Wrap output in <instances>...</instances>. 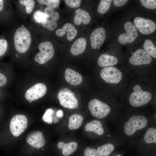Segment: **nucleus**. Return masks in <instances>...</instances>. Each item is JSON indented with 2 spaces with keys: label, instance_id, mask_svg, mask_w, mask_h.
I'll return each instance as SVG.
<instances>
[{
  "label": "nucleus",
  "instance_id": "1",
  "mask_svg": "<svg viewBox=\"0 0 156 156\" xmlns=\"http://www.w3.org/2000/svg\"><path fill=\"white\" fill-rule=\"evenodd\" d=\"M31 36L29 31L25 27H21L16 30L14 36V42L16 51L20 53L26 52L31 42Z\"/></svg>",
  "mask_w": 156,
  "mask_h": 156
},
{
  "label": "nucleus",
  "instance_id": "2",
  "mask_svg": "<svg viewBox=\"0 0 156 156\" xmlns=\"http://www.w3.org/2000/svg\"><path fill=\"white\" fill-rule=\"evenodd\" d=\"M134 92L130 95L129 101L130 104L135 107H139L148 103L151 100L152 95L148 91H142L138 85L133 87Z\"/></svg>",
  "mask_w": 156,
  "mask_h": 156
},
{
  "label": "nucleus",
  "instance_id": "3",
  "mask_svg": "<svg viewBox=\"0 0 156 156\" xmlns=\"http://www.w3.org/2000/svg\"><path fill=\"white\" fill-rule=\"evenodd\" d=\"M148 123L147 119L144 116H133L125 124L124 132L127 135H131L137 131L145 127Z\"/></svg>",
  "mask_w": 156,
  "mask_h": 156
},
{
  "label": "nucleus",
  "instance_id": "4",
  "mask_svg": "<svg viewBox=\"0 0 156 156\" xmlns=\"http://www.w3.org/2000/svg\"><path fill=\"white\" fill-rule=\"evenodd\" d=\"M57 97L62 107L69 109L76 108L78 105V100L74 94L69 89L64 88L59 91Z\"/></svg>",
  "mask_w": 156,
  "mask_h": 156
},
{
  "label": "nucleus",
  "instance_id": "5",
  "mask_svg": "<svg viewBox=\"0 0 156 156\" xmlns=\"http://www.w3.org/2000/svg\"><path fill=\"white\" fill-rule=\"evenodd\" d=\"M38 49L40 52L36 54L35 61L40 64H43L51 59L54 54L53 45L50 42L47 41L40 43Z\"/></svg>",
  "mask_w": 156,
  "mask_h": 156
},
{
  "label": "nucleus",
  "instance_id": "6",
  "mask_svg": "<svg viewBox=\"0 0 156 156\" xmlns=\"http://www.w3.org/2000/svg\"><path fill=\"white\" fill-rule=\"evenodd\" d=\"M28 120L26 116L23 114H17L14 116L10 123L9 129L14 136H19L27 127Z\"/></svg>",
  "mask_w": 156,
  "mask_h": 156
},
{
  "label": "nucleus",
  "instance_id": "7",
  "mask_svg": "<svg viewBox=\"0 0 156 156\" xmlns=\"http://www.w3.org/2000/svg\"><path fill=\"white\" fill-rule=\"evenodd\" d=\"M88 107L91 114L99 118L105 117L110 111V108L108 105L96 99L91 100Z\"/></svg>",
  "mask_w": 156,
  "mask_h": 156
},
{
  "label": "nucleus",
  "instance_id": "8",
  "mask_svg": "<svg viewBox=\"0 0 156 156\" xmlns=\"http://www.w3.org/2000/svg\"><path fill=\"white\" fill-rule=\"evenodd\" d=\"M100 75L106 83H118L122 78V74L118 68L114 67H105L101 70Z\"/></svg>",
  "mask_w": 156,
  "mask_h": 156
},
{
  "label": "nucleus",
  "instance_id": "9",
  "mask_svg": "<svg viewBox=\"0 0 156 156\" xmlns=\"http://www.w3.org/2000/svg\"><path fill=\"white\" fill-rule=\"evenodd\" d=\"M133 23L136 28L144 34H151L156 30V23L150 19L137 17L134 19Z\"/></svg>",
  "mask_w": 156,
  "mask_h": 156
},
{
  "label": "nucleus",
  "instance_id": "10",
  "mask_svg": "<svg viewBox=\"0 0 156 156\" xmlns=\"http://www.w3.org/2000/svg\"><path fill=\"white\" fill-rule=\"evenodd\" d=\"M47 90V88L44 83H37L26 91L25 94V98L30 103L44 96L46 94Z\"/></svg>",
  "mask_w": 156,
  "mask_h": 156
},
{
  "label": "nucleus",
  "instance_id": "11",
  "mask_svg": "<svg viewBox=\"0 0 156 156\" xmlns=\"http://www.w3.org/2000/svg\"><path fill=\"white\" fill-rule=\"evenodd\" d=\"M124 28L126 31V34H123L119 35L118 41L122 44L127 43H131L133 42L138 36L136 29L131 22H126L124 25Z\"/></svg>",
  "mask_w": 156,
  "mask_h": 156
},
{
  "label": "nucleus",
  "instance_id": "12",
  "mask_svg": "<svg viewBox=\"0 0 156 156\" xmlns=\"http://www.w3.org/2000/svg\"><path fill=\"white\" fill-rule=\"evenodd\" d=\"M152 60V56L149 53L143 49H139L130 57L129 61L133 65H140L148 64Z\"/></svg>",
  "mask_w": 156,
  "mask_h": 156
},
{
  "label": "nucleus",
  "instance_id": "13",
  "mask_svg": "<svg viewBox=\"0 0 156 156\" xmlns=\"http://www.w3.org/2000/svg\"><path fill=\"white\" fill-rule=\"evenodd\" d=\"M26 141L32 146L37 148L43 147L45 144L43 134L39 131L29 132L27 135Z\"/></svg>",
  "mask_w": 156,
  "mask_h": 156
},
{
  "label": "nucleus",
  "instance_id": "14",
  "mask_svg": "<svg viewBox=\"0 0 156 156\" xmlns=\"http://www.w3.org/2000/svg\"><path fill=\"white\" fill-rule=\"evenodd\" d=\"M106 37V31L104 28L100 27L95 29L90 36L91 46L94 49H99L104 43Z\"/></svg>",
  "mask_w": 156,
  "mask_h": 156
},
{
  "label": "nucleus",
  "instance_id": "15",
  "mask_svg": "<svg viewBox=\"0 0 156 156\" xmlns=\"http://www.w3.org/2000/svg\"><path fill=\"white\" fill-rule=\"evenodd\" d=\"M67 33V38L68 40L71 41L76 36L77 31L71 23H67L61 29L56 30V34L58 36H62Z\"/></svg>",
  "mask_w": 156,
  "mask_h": 156
},
{
  "label": "nucleus",
  "instance_id": "16",
  "mask_svg": "<svg viewBox=\"0 0 156 156\" xmlns=\"http://www.w3.org/2000/svg\"><path fill=\"white\" fill-rule=\"evenodd\" d=\"M64 75L66 81L71 85H79L82 81L83 78L81 74L72 69L68 68L66 69Z\"/></svg>",
  "mask_w": 156,
  "mask_h": 156
},
{
  "label": "nucleus",
  "instance_id": "17",
  "mask_svg": "<svg viewBox=\"0 0 156 156\" xmlns=\"http://www.w3.org/2000/svg\"><path fill=\"white\" fill-rule=\"evenodd\" d=\"M75 14L74 21L76 25H79L81 22L85 25L90 23L91 17L89 13L86 10L78 8L75 11Z\"/></svg>",
  "mask_w": 156,
  "mask_h": 156
},
{
  "label": "nucleus",
  "instance_id": "18",
  "mask_svg": "<svg viewBox=\"0 0 156 156\" xmlns=\"http://www.w3.org/2000/svg\"><path fill=\"white\" fill-rule=\"evenodd\" d=\"M86 43L87 40L85 38H81L77 39L71 47V53L75 56L81 54L85 51Z\"/></svg>",
  "mask_w": 156,
  "mask_h": 156
},
{
  "label": "nucleus",
  "instance_id": "19",
  "mask_svg": "<svg viewBox=\"0 0 156 156\" xmlns=\"http://www.w3.org/2000/svg\"><path fill=\"white\" fill-rule=\"evenodd\" d=\"M118 62V59L116 57L106 54L101 55L98 60V65L102 67L113 66Z\"/></svg>",
  "mask_w": 156,
  "mask_h": 156
},
{
  "label": "nucleus",
  "instance_id": "20",
  "mask_svg": "<svg viewBox=\"0 0 156 156\" xmlns=\"http://www.w3.org/2000/svg\"><path fill=\"white\" fill-rule=\"evenodd\" d=\"M58 148L62 149V153L65 156H68L73 153L77 149L78 144L77 142H72L66 144L63 142H60L57 144Z\"/></svg>",
  "mask_w": 156,
  "mask_h": 156
},
{
  "label": "nucleus",
  "instance_id": "21",
  "mask_svg": "<svg viewBox=\"0 0 156 156\" xmlns=\"http://www.w3.org/2000/svg\"><path fill=\"white\" fill-rule=\"evenodd\" d=\"M85 129L87 131L93 132L99 135H102L104 132L101 122L98 120H93L88 123Z\"/></svg>",
  "mask_w": 156,
  "mask_h": 156
},
{
  "label": "nucleus",
  "instance_id": "22",
  "mask_svg": "<svg viewBox=\"0 0 156 156\" xmlns=\"http://www.w3.org/2000/svg\"><path fill=\"white\" fill-rule=\"evenodd\" d=\"M83 118L78 114L71 115L69 118L68 127L70 130H75L79 129L82 125Z\"/></svg>",
  "mask_w": 156,
  "mask_h": 156
},
{
  "label": "nucleus",
  "instance_id": "23",
  "mask_svg": "<svg viewBox=\"0 0 156 156\" xmlns=\"http://www.w3.org/2000/svg\"><path fill=\"white\" fill-rule=\"evenodd\" d=\"M114 148V145L112 144L107 143L103 145L97 149L98 156H109Z\"/></svg>",
  "mask_w": 156,
  "mask_h": 156
},
{
  "label": "nucleus",
  "instance_id": "24",
  "mask_svg": "<svg viewBox=\"0 0 156 156\" xmlns=\"http://www.w3.org/2000/svg\"><path fill=\"white\" fill-rule=\"evenodd\" d=\"M145 142L148 144L156 143V129L153 127L149 129L146 131L144 138Z\"/></svg>",
  "mask_w": 156,
  "mask_h": 156
},
{
  "label": "nucleus",
  "instance_id": "25",
  "mask_svg": "<svg viewBox=\"0 0 156 156\" xmlns=\"http://www.w3.org/2000/svg\"><path fill=\"white\" fill-rule=\"evenodd\" d=\"M145 51L155 58H156V48L152 41L150 39L146 40L143 44Z\"/></svg>",
  "mask_w": 156,
  "mask_h": 156
},
{
  "label": "nucleus",
  "instance_id": "26",
  "mask_svg": "<svg viewBox=\"0 0 156 156\" xmlns=\"http://www.w3.org/2000/svg\"><path fill=\"white\" fill-rule=\"evenodd\" d=\"M47 18H51V19L55 21H57L60 18L59 13L55 11L54 8L48 7L44 9V12Z\"/></svg>",
  "mask_w": 156,
  "mask_h": 156
},
{
  "label": "nucleus",
  "instance_id": "27",
  "mask_svg": "<svg viewBox=\"0 0 156 156\" xmlns=\"http://www.w3.org/2000/svg\"><path fill=\"white\" fill-rule=\"evenodd\" d=\"M112 1V0H101L98 8V12L101 14L106 13L109 10Z\"/></svg>",
  "mask_w": 156,
  "mask_h": 156
},
{
  "label": "nucleus",
  "instance_id": "28",
  "mask_svg": "<svg viewBox=\"0 0 156 156\" xmlns=\"http://www.w3.org/2000/svg\"><path fill=\"white\" fill-rule=\"evenodd\" d=\"M19 3L25 7L26 13L30 14L33 11L35 6V2L33 0H20Z\"/></svg>",
  "mask_w": 156,
  "mask_h": 156
},
{
  "label": "nucleus",
  "instance_id": "29",
  "mask_svg": "<svg viewBox=\"0 0 156 156\" xmlns=\"http://www.w3.org/2000/svg\"><path fill=\"white\" fill-rule=\"evenodd\" d=\"M34 18L36 22L42 23L48 18L44 12L39 10L35 12L34 15Z\"/></svg>",
  "mask_w": 156,
  "mask_h": 156
},
{
  "label": "nucleus",
  "instance_id": "30",
  "mask_svg": "<svg viewBox=\"0 0 156 156\" xmlns=\"http://www.w3.org/2000/svg\"><path fill=\"white\" fill-rule=\"evenodd\" d=\"M38 2L40 4L45 5L48 7L54 8H57L59 7L60 0H38Z\"/></svg>",
  "mask_w": 156,
  "mask_h": 156
},
{
  "label": "nucleus",
  "instance_id": "31",
  "mask_svg": "<svg viewBox=\"0 0 156 156\" xmlns=\"http://www.w3.org/2000/svg\"><path fill=\"white\" fill-rule=\"evenodd\" d=\"M44 27L47 28L50 31H53L57 27V23L56 21L51 19H47L42 23Z\"/></svg>",
  "mask_w": 156,
  "mask_h": 156
},
{
  "label": "nucleus",
  "instance_id": "32",
  "mask_svg": "<svg viewBox=\"0 0 156 156\" xmlns=\"http://www.w3.org/2000/svg\"><path fill=\"white\" fill-rule=\"evenodd\" d=\"M140 1L142 5L146 8L154 9L156 8L155 0H141Z\"/></svg>",
  "mask_w": 156,
  "mask_h": 156
},
{
  "label": "nucleus",
  "instance_id": "33",
  "mask_svg": "<svg viewBox=\"0 0 156 156\" xmlns=\"http://www.w3.org/2000/svg\"><path fill=\"white\" fill-rule=\"evenodd\" d=\"M66 5L69 7L72 8L79 7L81 5V0H65Z\"/></svg>",
  "mask_w": 156,
  "mask_h": 156
},
{
  "label": "nucleus",
  "instance_id": "34",
  "mask_svg": "<svg viewBox=\"0 0 156 156\" xmlns=\"http://www.w3.org/2000/svg\"><path fill=\"white\" fill-rule=\"evenodd\" d=\"M8 46V42L5 40L0 39V57L3 56L5 53Z\"/></svg>",
  "mask_w": 156,
  "mask_h": 156
},
{
  "label": "nucleus",
  "instance_id": "35",
  "mask_svg": "<svg viewBox=\"0 0 156 156\" xmlns=\"http://www.w3.org/2000/svg\"><path fill=\"white\" fill-rule=\"evenodd\" d=\"M52 112L53 110L51 109H49L46 111L43 117L44 121L49 123L52 122L53 120L51 115Z\"/></svg>",
  "mask_w": 156,
  "mask_h": 156
},
{
  "label": "nucleus",
  "instance_id": "36",
  "mask_svg": "<svg viewBox=\"0 0 156 156\" xmlns=\"http://www.w3.org/2000/svg\"><path fill=\"white\" fill-rule=\"evenodd\" d=\"M84 156H98L97 150L94 148L88 147L84 151Z\"/></svg>",
  "mask_w": 156,
  "mask_h": 156
},
{
  "label": "nucleus",
  "instance_id": "37",
  "mask_svg": "<svg viewBox=\"0 0 156 156\" xmlns=\"http://www.w3.org/2000/svg\"><path fill=\"white\" fill-rule=\"evenodd\" d=\"M7 82L6 76L2 73L0 72V87L5 86Z\"/></svg>",
  "mask_w": 156,
  "mask_h": 156
},
{
  "label": "nucleus",
  "instance_id": "38",
  "mask_svg": "<svg viewBox=\"0 0 156 156\" xmlns=\"http://www.w3.org/2000/svg\"><path fill=\"white\" fill-rule=\"evenodd\" d=\"M128 1L127 0H114L113 3L116 6L119 7L124 5Z\"/></svg>",
  "mask_w": 156,
  "mask_h": 156
},
{
  "label": "nucleus",
  "instance_id": "39",
  "mask_svg": "<svg viewBox=\"0 0 156 156\" xmlns=\"http://www.w3.org/2000/svg\"><path fill=\"white\" fill-rule=\"evenodd\" d=\"M57 117L59 118H62L63 116V112L61 110H59L57 113Z\"/></svg>",
  "mask_w": 156,
  "mask_h": 156
},
{
  "label": "nucleus",
  "instance_id": "40",
  "mask_svg": "<svg viewBox=\"0 0 156 156\" xmlns=\"http://www.w3.org/2000/svg\"><path fill=\"white\" fill-rule=\"evenodd\" d=\"M4 5V4L3 0H0V12L3 10Z\"/></svg>",
  "mask_w": 156,
  "mask_h": 156
},
{
  "label": "nucleus",
  "instance_id": "41",
  "mask_svg": "<svg viewBox=\"0 0 156 156\" xmlns=\"http://www.w3.org/2000/svg\"><path fill=\"white\" fill-rule=\"evenodd\" d=\"M59 121L58 119L55 118L54 119V122L55 123Z\"/></svg>",
  "mask_w": 156,
  "mask_h": 156
},
{
  "label": "nucleus",
  "instance_id": "42",
  "mask_svg": "<svg viewBox=\"0 0 156 156\" xmlns=\"http://www.w3.org/2000/svg\"><path fill=\"white\" fill-rule=\"evenodd\" d=\"M116 156H122L120 155H117Z\"/></svg>",
  "mask_w": 156,
  "mask_h": 156
},
{
  "label": "nucleus",
  "instance_id": "43",
  "mask_svg": "<svg viewBox=\"0 0 156 156\" xmlns=\"http://www.w3.org/2000/svg\"><path fill=\"white\" fill-rule=\"evenodd\" d=\"M0 93H1V92H0Z\"/></svg>",
  "mask_w": 156,
  "mask_h": 156
}]
</instances>
